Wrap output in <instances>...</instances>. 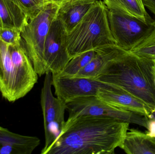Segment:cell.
Instances as JSON below:
<instances>
[{"label": "cell", "mask_w": 155, "mask_h": 154, "mask_svg": "<svg viewBox=\"0 0 155 154\" xmlns=\"http://www.w3.org/2000/svg\"><path fill=\"white\" fill-rule=\"evenodd\" d=\"M129 123L111 118L69 117L45 154H114L121 148Z\"/></svg>", "instance_id": "6da1fadb"}, {"label": "cell", "mask_w": 155, "mask_h": 154, "mask_svg": "<svg viewBox=\"0 0 155 154\" xmlns=\"http://www.w3.org/2000/svg\"><path fill=\"white\" fill-rule=\"evenodd\" d=\"M154 60L125 51L109 61L95 79L118 86L134 95L155 113Z\"/></svg>", "instance_id": "7a4b0ae2"}, {"label": "cell", "mask_w": 155, "mask_h": 154, "mask_svg": "<svg viewBox=\"0 0 155 154\" xmlns=\"http://www.w3.org/2000/svg\"><path fill=\"white\" fill-rule=\"evenodd\" d=\"M38 74L21 44L12 46L0 39V92L10 102L25 96L38 80Z\"/></svg>", "instance_id": "3957f363"}, {"label": "cell", "mask_w": 155, "mask_h": 154, "mask_svg": "<svg viewBox=\"0 0 155 154\" xmlns=\"http://www.w3.org/2000/svg\"><path fill=\"white\" fill-rule=\"evenodd\" d=\"M66 41L71 59L85 52L115 44L109 28L107 8L103 1H96L80 22L67 33Z\"/></svg>", "instance_id": "277c9868"}, {"label": "cell", "mask_w": 155, "mask_h": 154, "mask_svg": "<svg viewBox=\"0 0 155 154\" xmlns=\"http://www.w3.org/2000/svg\"><path fill=\"white\" fill-rule=\"evenodd\" d=\"M60 5L48 3L29 19L21 33V46L38 76L47 72L44 60L46 37L53 21L57 17Z\"/></svg>", "instance_id": "5b68a950"}, {"label": "cell", "mask_w": 155, "mask_h": 154, "mask_svg": "<svg viewBox=\"0 0 155 154\" xmlns=\"http://www.w3.org/2000/svg\"><path fill=\"white\" fill-rule=\"evenodd\" d=\"M107 19L116 45L127 51L144 40L154 28V20H144L121 10L107 9Z\"/></svg>", "instance_id": "8992f818"}, {"label": "cell", "mask_w": 155, "mask_h": 154, "mask_svg": "<svg viewBox=\"0 0 155 154\" xmlns=\"http://www.w3.org/2000/svg\"><path fill=\"white\" fill-rule=\"evenodd\" d=\"M69 117L81 115L111 118L147 129L148 118L146 116L121 109L99 99L97 96L78 98L66 104Z\"/></svg>", "instance_id": "52a82bcc"}, {"label": "cell", "mask_w": 155, "mask_h": 154, "mask_svg": "<svg viewBox=\"0 0 155 154\" xmlns=\"http://www.w3.org/2000/svg\"><path fill=\"white\" fill-rule=\"evenodd\" d=\"M41 93V103L42 110L45 135V145L41 152L45 154L61 134L64 124V113L66 103L53 96L52 92V73L45 74Z\"/></svg>", "instance_id": "ba28073f"}, {"label": "cell", "mask_w": 155, "mask_h": 154, "mask_svg": "<svg viewBox=\"0 0 155 154\" xmlns=\"http://www.w3.org/2000/svg\"><path fill=\"white\" fill-rule=\"evenodd\" d=\"M67 33L56 17L51 24L44 49V60L47 72L59 73L71 60L67 47Z\"/></svg>", "instance_id": "9c48e42d"}, {"label": "cell", "mask_w": 155, "mask_h": 154, "mask_svg": "<svg viewBox=\"0 0 155 154\" xmlns=\"http://www.w3.org/2000/svg\"><path fill=\"white\" fill-rule=\"evenodd\" d=\"M52 84L56 97L67 104L78 98L96 96L98 89L106 83L93 79L69 77L53 73Z\"/></svg>", "instance_id": "30bf717a"}, {"label": "cell", "mask_w": 155, "mask_h": 154, "mask_svg": "<svg viewBox=\"0 0 155 154\" xmlns=\"http://www.w3.org/2000/svg\"><path fill=\"white\" fill-rule=\"evenodd\" d=\"M96 96L111 105L146 116L148 118L153 114L146 104L118 86L106 83L98 89Z\"/></svg>", "instance_id": "8fae6325"}, {"label": "cell", "mask_w": 155, "mask_h": 154, "mask_svg": "<svg viewBox=\"0 0 155 154\" xmlns=\"http://www.w3.org/2000/svg\"><path fill=\"white\" fill-rule=\"evenodd\" d=\"M40 143L36 137L15 134L0 126V154H31Z\"/></svg>", "instance_id": "7c38bea8"}, {"label": "cell", "mask_w": 155, "mask_h": 154, "mask_svg": "<svg viewBox=\"0 0 155 154\" xmlns=\"http://www.w3.org/2000/svg\"><path fill=\"white\" fill-rule=\"evenodd\" d=\"M95 0H69L59 6L57 17L67 33L73 30L94 5Z\"/></svg>", "instance_id": "4fadbf2b"}, {"label": "cell", "mask_w": 155, "mask_h": 154, "mask_svg": "<svg viewBox=\"0 0 155 154\" xmlns=\"http://www.w3.org/2000/svg\"><path fill=\"white\" fill-rule=\"evenodd\" d=\"M95 50L94 57L74 77L95 79L108 61L126 51L116 44L106 45Z\"/></svg>", "instance_id": "5bb4252c"}, {"label": "cell", "mask_w": 155, "mask_h": 154, "mask_svg": "<svg viewBox=\"0 0 155 154\" xmlns=\"http://www.w3.org/2000/svg\"><path fill=\"white\" fill-rule=\"evenodd\" d=\"M121 149L127 154H155V138L131 129L127 133Z\"/></svg>", "instance_id": "9a60e30c"}, {"label": "cell", "mask_w": 155, "mask_h": 154, "mask_svg": "<svg viewBox=\"0 0 155 154\" xmlns=\"http://www.w3.org/2000/svg\"><path fill=\"white\" fill-rule=\"evenodd\" d=\"M29 19L12 0H0V28H16L22 30Z\"/></svg>", "instance_id": "2e32d148"}, {"label": "cell", "mask_w": 155, "mask_h": 154, "mask_svg": "<svg viewBox=\"0 0 155 154\" xmlns=\"http://www.w3.org/2000/svg\"><path fill=\"white\" fill-rule=\"evenodd\" d=\"M108 9L121 10L144 20H153L142 0H103Z\"/></svg>", "instance_id": "e0dca14e"}, {"label": "cell", "mask_w": 155, "mask_h": 154, "mask_svg": "<svg viewBox=\"0 0 155 154\" xmlns=\"http://www.w3.org/2000/svg\"><path fill=\"white\" fill-rule=\"evenodd\" d=\"M95 50L88 51L73 57L59 74L65 77H74L85 67L95 55Z\"/></svg>", "instance_id": "ac0fdd59"}, {"label": "cell", "mask_w": 155, "mask_h": 154, "mask_svg": "<svg viewBox=\"0 0 155 154\" xmlns=\"http://www.w3.org/2000/svg\"><path fill=\"white\" fill-rule=\"evenodd\" d=\"M129 51L142 58L155 59V20L152 32L144 40Z\"/></svg>", "instance_id": "d6986e66"}, {"label": "cell", "mask_w": 155, "mask_h": 154, "mask_svg": "<svg viewBox=\"0 0 155 154\" xmlns=\"http://www.w3.org/2000/svg\"><path fill=\"white\" fill-rule=\"evenodd\" d=\"M30 19L36 14L45 5L46 0H12Z\"/></svg>", "instance_id": "ffe728a7"}, {"label": "cell", "mask_w": 155, "mask_h": 154, "mask_svg": "<svg viewBox=\"0 0 155 154\" xmlns=\"http://www.w3.org/2000/svg\"><path fill=\"white\" fill-rule=\"evenodd\" d=\"M21 32L19 28H0V39L12 46H19L21 43Z\"/></svg>", "instance_id": "44dd1931"}, {"label": "cell", "mask_w": 155, "mask_h": 154, "mask_svg": "<svg viewBox=\"0 0 155 154\" xmlns=\"http://www.w3.org/2000/svg\"><path fill=\"white\" fill-rule=\"evenodd\" d=\"M147 130V134L155 138V113H153L151 117L148 118Z\"/></svg>", "instance_id": "7402d4cb"}, {"label": "cell", "mask_w": 155, "mask_h": 154, "mask_svg": "<svg viewBox=\"0 0 155 154\" xmlns=\"http://www.w3.org/2000/svg\"><path fill=\"white\" fill-rule=\"evenodd\" d=\"M145 7H147L155 15V0H142Z\"/></svg>", "instance_id": "603a6c76"}, {"label": "cell", "mask_w": 155, "mask_h": 154, "mask_svg": "<svg viewBox=\"0 0 155 154\" xmlns=\"http://www.w3.org/2000/svg\"><path fill=\"white\" fill-rule=\"evenodd\" d=\"M48 3H54L60 5L62 4L69 0H46Z\"/></svg>", "instance_id": "cb8c5ba5"}, {"label": "cell", "mask_w": 155, "mask_h": 154, "mask_svg": "<svg viewBox=\"0 0 155 154\" xmlns=\"http://www.w3.org/2000/svg\"><path fill=\"white\" fill-rule=\"evenodd\" d=\"M154 64H155V59L154 60Z\"/></svg>", "instance_id": "d4e9b609"}, {"label": "cell", "mask_w": 155, "mask_h": 154, "mask_svg": "<svg viewBox=\"0 0 155 154\" xmlns=\"http://www.w3.org/2000/svg\"><path fill=\"white\" fill-rule=\"evenodd\" d=\"M95 1H97V0H95Z\"/></svg>", "instance_id": "484cf974"}, {"label": "cell", "mask_w": 155, "mask_h": 154, "mask_svg": "<svg viewBox=\"0 0 155 154\" xmlns=\"http://www.w3.org/2000/svg\"></svg>", "instance_id": "4316f807"}]
</instances>
